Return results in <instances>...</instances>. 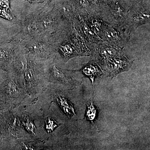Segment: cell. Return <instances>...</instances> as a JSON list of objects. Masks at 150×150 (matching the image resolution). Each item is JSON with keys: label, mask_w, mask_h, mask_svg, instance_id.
Masks as SVG:
<instances>
[{"label": "cell", "mask_w": 150, "mask_h": 150, "mask_svg": "<svg viewBox=\"0 0 150 150\" xmlns=\"http://www.w3.org/2000/svg\"><path fill=\"white\" fill-rule=\"evenodd\" d=\"M97 113L96 109L92 100L87 105L86 117L89 121H93L95 119Z\"/></svg>", "instance_id": "7c38bea8"}, {"label": "cell", "mask_w": 150, "mask_h": 150, "mask_svg": "<svg viewBox=\"0 0 150 150\" xmlns=\"http://www.w3.org/2000/svg\"><path fill=\"white\" fill-rule=\"evenodd\" d=\"M133 63L126 57L123 50L115 56L108 59L100 67L108 75L115 77L120 73L129 71Z\"/></svg>", "instance_id": "52a82bcc"}, {"label": "cell", "mask_w": 150, "mask_h": 150, "mask_svg": "<svg viewBox=\"0 0 150 150\" xmlns=\"http://www.w3.org/2000/svg\"><path fill=\"white\" fill-rule=\"evenodd\" d=\"M20 47L25 53L38 60L46 61L55 58L54 47L48 38L41 36L28 37Z\"/></svg>", "instance_id": "7a4b0ae2"}, {"label": "cell", "mask_w": 150, "mask_h": 150, "mask_svg": "<svg viewBox=\"0 0 150 150\" xmlns=\"http://www.w3.org/2000/svg\"><path fill=\"white\" fill-rule=\"evenodd\" d=\"M0 17L8 21H11L13 19L12 14L11 11L6 10L0 8Z\"/></svg>", "instance_id": "4fadbf2b"}, {"label": "cell", "mask_w": 150, "mask_h": 150, "mask_svg": "<svg viewBox=\"0 0 150 150\" xmlns=\"http://www.w3.org/2000/svg\"><path fill=\"white\" fill-rule=\"evenodd\" d=\"M81 16L83 18L91 29L99 37L108 25L100 13H91Z\"/></svg>", "instance_id": "30bf717a"}, {"label": "cell", "mask_w": 150, "mask_h": 150, "mask_svg": "<svg viewBox=\"0 0 150 150\" xmlns=\"http://www.w3.org/2000/svg\"><path fill=\"white\" fill-rule=\"evenodd\" d=\"M1 139H2V134H1V132H0V141H1Z\"/></svg>", "instance_id": "2e32d148"}, {"label": "cell", "mask_w": 150, "mask_h": 150, "mask_svg": "<svg viewBox=\"0 0 150 150\" xmlns=\"http://www.w3.org/2000/svg\"><path fill=\"white\" fill-rule=\"evenodd\" d=\"M129 8L127 4L121 3L119 0H112L103 6L99 13L108 24L126 27L125 23Z\"/></svg>", "instance_id": "277c9868"}, {"label": "cell", "mask_w": 150, "mask_h": 150, "mask_svg": "<svg viewBox=\"0 0 150 150\" xmlns=\"http://www.w3.org/2000/svg\"><path fill=\"white\" fill-rule=\"evenodd\" d=\"M131 33L126 27H118L108 24L100 38L108 45L124 48L130 40Z\"/></svg>", "instance_id": "8992f818"}, {"label": "cell", "mask_w": 150, "mask_h": 150, "mask_svg": "<svg viewBox=\"0 0 150 150\" xmlns=\"http://www.w3.org/2000/svg\"><path fill=\"white\" fill-rule=\"evenodd\" d=\"M46 72L49 83L70 86L76 83V80L64 70L56 67L55 58L48 59L46 62Z\"/></svg>", "instance_id": "ba28073f"}, {"label": "cell", "mask_w": 150, "mask_h": 150, "mask_svg": "<svg viewBox=\"0 0 150 150\" xmlns=\"http://www.w3.org/2000/svg\"><path fill=\"white\" fill-rule=\"evenodd\" d=\"M0 8L11 11L10 0H0Z\"/></svg>", "instance_id": "9a60e30c"}, {"label": "cell", "mask_w": 150, "mask_h": 150, "mask_svg": "<svg viewBox=\"0 0 150 150\" xmlns=\"http://www.w3.org/2000/svg\"><path fill=\"white\" fill-rule=\"evenodd\" d=\"M46 61L38 60L19 47L9 71L12 73L30 98L35 99L49 83Z\"/></svg>", "instance_id": "6da1fadb"}, {"label": "cell", "mask_w": 150, "mask_h": 150, "mask_svg": "<svg viewBox=\"0 0 150 150\" xmlns=\"http://www.w3.org/2000/svg\"><path fill=\"white\" fill-rule=\"evenodd\" d=\"M80 71L91 80L93 87L95 79L96 77L100 76L103 73L101 68L99 67L96 62H93V61H90L85 65L81 69Z\"/></svg>", "instance_id": "8fae6325"}, {"label": "cell", "mask_w": 150, "mask_h": 150, "mask_svg": "<svg viewBox=\"0 0 150 150\" xmlns=\"http://www.w3.org/2000/svg\"><path fill=\"white\" fill-rule=\"evenodd\" d=\"M74 23L81 33L84 39L91 49L92 52L99 43L103 40L89 27L83 18L80 15L75 18Z\"/></svg>", "instance_id": "9c48e42d"}, {"label": "cell", "mask_w": 150, "mask_h": 150, "mask_svg": "<svg viewBox=\"0 0 150 150\" xmlns=\"http://www.w3.org/2000/svg\"><path fill=\"white\" fill-rule=\"evenodd\" d=\"M28 96L16 78L9 72L8 77L0 86V99L15 107L21 104Z\"/></svg>", "instance_id": "3957f363"}, {"label": "cell", "mask_w": 150, "mask_h": 150, "mask_svg": "<svg viewBox=\"0 0 150 150\" xmlns=\"http://www.w3.org/2000/svg\"><path fill=\"white\" fill-rule=\"evenodd\" d=\"M149 5L145 6L141 1L129 7L125 25L131 33L142 25L149 24Z\"/></svg>", "instance_id": "5b68a950"}, {"label": "cell", "mask_w": 150, "mask_h": 150, "mask_svg": "<svg viewBox=\"0 0 150 150\" xmlns=\"http://www.w3.org/2000/svg\"><path fill=\"white\" fill-rule=\"evenodd\" d=\"M13 108L8 103L0 99V113L6 112Z\"/></svg>", "instance_id": "5bb4252c"}]
</instances>
